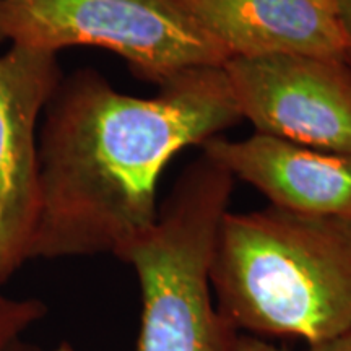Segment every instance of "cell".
I'll list each match as a JSON object with an SVG mask.
<instances>
[{"instance_id": "cell-6", "label": "cell", "mask_w": 351, "mask_h": 351, "mask_svg": "<svg viewBox=\"0 0 351 351\" xmlns=\"http://www.w3.org/2000/svg\"><path fill=\"white\" fill-rule=\"evenodd\" d=\"M62 77L56 52L10 46L0 56V287L32 261L39 122Z\"/></svg>"}, {"instance_id": "cell-10", "label": "cell", "mask_w": 351, "mask_h": 351, "mask_svg": "<svg viewBox=\"0 0 351 351\" xmlns=\"http://www.w3.org/2000/svg\"><path fill=\"white\" fill-rule=\"evenodd\" d=\"M231 351H288L285 348H280L270 341L261 339V337L249 335V333H239L236 337L234 345H232Z\"/></svg>"}, {"instance_id": "cell-14", "label": "cell", "mask_w": 351, "mask_h": 351, "mask_svg": "<svg viewBox=\"0 0 351 351\" xmlns=\"http://www.w3.org/2000/svg\"><path fill=\"white\" fill-rule=\"evenodd\" d=\"M346 62H348L351 65V51L348 52V56H346Z\"/></svg>"}, {"instance_id": "cell-5", "label": "cell", "mask_w": 351, "mask_h": 351, "mask_svg": "<svg viewBox=\"0 0 351 351\" xmlns=\"http://www.w3.org/2000/svg\"><path fill=\"white\" fill-rule=\"evenodd\" d=\"M243 121L258 134L351 153V65L306 54L232 57L223 65Z\"/></svg>"}, {"instance_id": "cell-11", "label": "cell", "mask_w": 351, "mask_h": 351, "mask_svg": "<svg viewBox=\"0 0 351 351\" xmlns=\"http://www.w3.org/2000/svg\"><path fill=\"white\" fill-rule=\"evenodd\" d=\"M307 351H351V328L324 343L307 346Z\"/></svg>"}, {"instance_id": "cell-1", "label": "cell", "mask_w": 351, "mask_h": 351, "mask_svg": "<svg viewBox=\"0 0 351 351\" xmlns=\"http://www.w3.org/2000/svg\"><path fill=\"white\" fill-rule=\"evenodd\" d=\"M241 121L223 65L186 70L148 98L93 69L62 77L39 125L32 261L117 256L156 221L169 161Z\"/></svg>"}, {"instance_id": "cell-7", "label": "cell", "mask_w": 351, "mask_h": 351, "mask_svg": "<svg viewBox=\"0 0 351 351\" xmlns=\"http://www.w3.org/2000/svg\"><path fill=\"white\" fill-rule=\"evenodd\" d=\"M202 153L288 212L351 219V153H332L256 134L213 137Z\"/></svg>"}, {"instance_id": "cell-2", "label": "cell", "mask_w": 351, "mask_h": 351, "mask_svg": "<svg viewBox=\"0 0 351 351\" xmlns=\"http://www.w3.org/2000/svg\"><path fill=\"white\" fill-rule=\"evenodd\" d=\"M210 283L217 309L239 333L307 346L351 328V219L270 207L226 212Z\"/></svg>"}, {"instance_id": "cell-12", "label": "cell", "mask_w": 351, "mask_h": 351, "mask_svg": "<svg viewBox=\"0 0 351 351\" xmlns=\"http://www.w3.org/2000/svg\"><path fill=\"white\" fill-rule=\"evenodd\" d=\"M335 5L341 25H343V29L351 44V0H335Z\"/></svg>"}, {"instance_id": "cell-15", "label": "cell", "mask_w": 351, "mask_h": 351, "mask_svg": "<svg viewBox=\"0 0 351 351\" xmlns=\"http://www.w3.org/2000/svg\"><path fill=\"white\" fill-rule=\"evenodd\" d=\"M13 351H20V346H19V348H15V350H13Z\"/></svg>"}, {"instance_id": "cell-8", "label": "cell", "mask_w": 351, "mask_h": 351, "mask_svg": "<svg viewBox=\"0 0 351 351\" xmlns=\"http://www.w3.org/2000/svg\"><path fill=\"white\" fill-rule=\"evenodd\" d=\"M232 57L306 54L346 59L351 44L335 0H178Z\"/></svg>"}, {"instance_id": "cell-13", "label": "cell", "mask_w": 351, "mask_h": 351, "mask_svg": "<svg viewBox=\"0 0 351 351\" xmlns=\"http://www.w3.org/2000/svg\"><path fill=\"white\" fill-rule=\"evenodd\" d=\"M20 351H25V350L20 348ZM51 351H77V350L73 348L72 345H69V343H60L59 346H56V348L51 350Z\"/></svg>"}, {"instance_id": "cell-9", "label": "cell", "mask_w": 351, "mask_h": 351, "mask_svg": "<svg viewBox=\"0 0 351 351\" xmlns=\"http://www.w3.org/2000/svg\"><path fill=\"white\" fill-rule=\"evenodd\" d=\"M47 307L32 298H12L0 291V351H13L20 339L43 320Z\"/></svg>"}, {"instance_id": "cell-4", "label": "cell", "mask_w": 351, "mask_h": 351, "mask_svg": "<svg viewBox=\"0 0 351 351\" xmlns=\"http://www.w3.org/2000/svg\"><path fill=\"white\" fill-rule=\"evenodd\" d=\"M3 43L56 54L99 47L158 86L186 70L230 60L178 0H0Z\"/></svg>"}, {"instance_id": "cell-3", "label": "cell", "mask_w": 351, "mask_h": 351, "mask_svg": "<svg viewBox=\"0 0 351 351\" xmlns=\"http://www.w3.org/2000/svg\"><path fill=\"white\" fill-rule=\"evenodd\" d=\"M234 178L202 153L184 171L150 230L117 254L138 278L142 317L135 351H231L239 332L212 301L219 221Z\"/></svg>"}]
</instances>
